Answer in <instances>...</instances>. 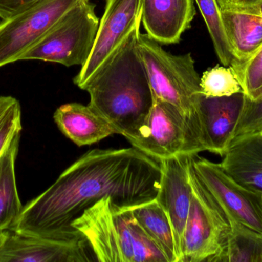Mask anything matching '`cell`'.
Listing matches in <instances>:
<instances>
[{"instance_id":"1","label":"cell","mask_w":262,"mask_h":262,"mask_svg":"<svg viewBox=\"0 0 262 262\" xmlns=\"http://www.w3.org/2000/svg\"><path fill=\"white\" fill-rule=\"evenodd\" d=\"M162 175V161L133 146L93 149L23 206L9 230L42 238L77 236L81 233L72 223L85 209L107 197L120 208L152 201L158 195Z\"/></svg>"},{"instance_id":"2","label":"cell","mask_w":262,"mask_h":262,"mask_svg":"<svg viewBox=\"0 0 262 262\" xmlns=\"http://www.w3.org/2000/svg\"><path fill=\"white\" fill-rule=\"evenodd\" d=\"M139 35L137 28L83 89L90 95L89 107L127 140L144 123L154 100Z\"/></svg>"},{"instance_id":"3","label":"cell","mask_w":262,"mask_h":262,"mask_svg":"<svg viewBox=\"0 0 262 262\" xmlns=\"http://www.w3.org/2000/svg\"><path fill=\"white\" fill-rule=\"evenodd\" d=\"M137 47L154 97L173 105L189 118L200 122L202 126L201 77L195 69L191 53L172 55L147 34L140 33Z\"/></svg>"},{"instance_id":"4","label":"cell","mask_w":262,"mask_h":262,"mask_svg":"<svg viewBox=\"0 0 262 262\" xmlns=\"http://www.w3.org/2000/svg\"><path fill=\"white\" fill-rule=\"evenodd\" d=\"M128 141L133 147L160 161L206 151L200 122L157 97L147 118Z\"/></svg>"},{"instance_id":"5","label":"cell","mask_w":262,"mask_h":262,"mask_svg":"<svg viewBox=\"0 0 262 262\" xmlns=\"http://www.w3.org/2000/svg\"><path fill=\"white\" fill-rule=\"evenodd\" d=\"M190 209L180 246V262H223L229 223L223 208L206 189L189 158Z\"/></svg>"},{"instance_id":"6","label":"cell","mask_w":262,"mask_h":262,"mask_svg":"<svg viewBox=\"0 0 262 262\" xmlns=\"http://www.w3.org/2000/svg\"><path fill=\"white\" fill-rule=\"evenodd\" d=\"M98 25L95 6L84 0L64 14L19 61L41 60L67 67L83 66L92 52Z\"/></svg>"},{"instance_id":"7","label":"cell","mask_w":262,"mask_h":262,"mask_svg":"<svg viewBox=\"0 0 262 262\" xmlns=\"http://www.w3.org/2000/svg\"><path fill=\"white\" fill-rule=\"evenodd\" d=\"M72 227L87 240L95 261L133 262L126 209L114 206L111 197L85 209Z\"/></svg>"},{"instance_id":"8","label":"cell","mask_w":262,"mask_h":262,"mask_svg":"<svg viewBox=\"0 0 262 262\" xmlns=\"http://www.w3.org/2000/svg\"><path fill=\"white\" fill-rule=\"evenodd\" d=\"M84 0H38L0 23V68L19 61L49 29Z\"/></svg>"},{"instance_id":"9","label":"cell","mask_w":262,"mask_h":262,"mask_svg":"<svg viewBox=\"0 0 262 262\" xmlns=\"http://www.w3.org/2000/svg\"><path fill=\"white\" fill-rule=\"evenodd\" d=\"M143 0H107L87 63L74 78L80 89L95 76L135 29L140 28Z\"/></svg>"},{"instance_id":"10","label":"cell","mask_w":262,"mask_h":262,"mask_svg":"<svg viewBox=\"0 0 262 262\" xmlns=\"http://www.w3.org/2000/svg\"><path fill=\"white\" fill-rule=\"evenodd\" d=\"M191 162L220 206L243 224L262 233V194L237 182L220 163L198 155L191 156Z\"/></svg>"},{"instance_id":"11","label":"cell","mask_w":262,"mask_h":262,"mask_svg":"<svg viewBox=\"0 0 262 262\" xmlns=\"http://www.w3.org/2000/svg\"><path fill=\"white\" fill-rule=\"evenodd\" d=\"M95 261L87 240L79 235L51 238L9 231L0 250V262H89Z\"/></svg>"},{"instance_id":"12","label":"cell","mask_w":262,"mask_h":262,"mask_svg":"<svg viewBox=\"0 0 262 262\" xmlns=\"http://www.w3.org/2000/svg\"><path fill=\"white\" fill-rule=\"evenodd\" d=\"M189 156L163 160V175L157 200L169 217L180 261V246L190 209L192 188L189 178Z\"/></svg>"},{"instance_id":"13","label":"cell","mask_w":262,"mask_h":262,"mask_svg":"<svg viewBox=\"0 0 262 262\" xmlns=\"http://www.w3.org/2000/svg\"><path fill=\"white\" fill-rule=\"evenodd\" d=\"M243 92L231 96L206 97L200 102V117L206 151L223 156L229 147L243 110Z\"/></svg>"},{"instance_id":"14","label":"cell","mask_w":262,"mask_h":262,"mask_svg":"<svg viewBox=\"0 0 262 262\" xmlns=\"http://www.w3.org/2000/svg\"><path fill=\"white\" fill-rule=\"evenodd\" d=\"M195 15L193 0H143L146 34L160 44H177Z\"/></svg>"},{"instance_id":"15","label":"cell","mask_w":262,"mask_h":262,"mask_svg":"<svg viewBox=\"0 0 262 262\" xmlns=\"http://www.w3.org/2000/svg\"><path fill=\"white\" fill-rule=\"evenodd\" d=\"M53 118L59 130L78 146H89L116 134L104 118L80 103L62 105Z\"/></svg>"},{"instance_id":"16","label":"cell","mask_w":262,"mask_h":262,"mask_svg":"<svg viewBox=\"0 0 262 262\" xmlns=\"http://www.w3.org/2000/svg\"><path fill=\"white\" fill-rule=\"evenodd\" d=\"M222 158L220 164L232 178L262 194V134L232 142Z\"/></svg>"},{"instance_id":"17","label":"cell","mask_w":262,"mask_h":262,"mask_svg":"<svg viewBox=\"0 0 262 262\" xmlns=\"http://www.w3.org/2000/svg\"><path fill=\"white\" fill-rule=\"evenodd\" d=\"M221 11L226 35L236 62H246L262 46V16L260 14Z\"/></svg>"},{"instance_id":"18","label":"cell","mask_w":262,"mask_h":262,"mask_svg":"<svg viewBox=\"0 0 262 262\" xmlns=\"http://www.w3.org/2000/svg\"><path fill=\"white\" fill-rule=\"evenodd\" d=\"M133 215L160 248L168 262H179L172 225L157 198L132 208Z\"/></svg>"},{"instance_id":"19","label":"cell","mask_w":262,"mask_h":262,"mask_svg":"<svg viewBox=\"0 0 262 262\" xmlns=\"http://www.w3.org/2000/svg\"><path fill=\"white\" fill-rule=\"evenodd\" d=\"M19 140L20 136L15 138L0 157V231L9 230L23 208L15 169Z\"/></svg>"},{"instance_id":"20","label":"cell","mask_w":262,"mask_h":262,"mask_svg":"<svg viewBox=\"0 0 262 262\" xmlns=\"http://www.w3.org/2000/svg\"><path fill=\"white\" fill-rule=\"evenodd\" d=\"M224 212L230 229L223 262H262V233Z\"/></svg>"},{"instance_id":"21","label":"cell","mask_w":262,"mask_h":262,"mask_svg":"<svg viewBox=\"0 0 262 262\" xmlns=\"http://www.w3.org/2000/svg\"><path fill=\"white\" fill-rule=\"evenodd\" d=\"M206 22L215 53L222 64L232 66L236 62L224 27L222 11L217 0H195Z\"/></svg>"},{"instance_id":"22","label":"cell","mask_w":262,"mask_h":262,"mask_svg":"<svg viewBox=\"0 0 262 262\" xmlns=\"http://www.w3.org/2000/svg\"><path fill=\"white\" fill-rule=\"evenodd\" d=\"M202 94L206 97L231 96L243 92L232 68L217 65L206 70L200 78Z\"/></svg>"},{"instance_id":"23","label":"cell","mask_w":262,"mask_h":262,"mask_svg":"<svg viewBox=\"0 0 262 262\" xmlns=\"http://www.w3.org/2000/svg\"><path fill=\"white\" fill-rule=\"evenodd\" d=\"M131 209L126 208V219L134 255L133 262H168L160 248L134 218Z\"/></svg>"},{"instance_id":"24","label":"cell","mask_w":262,"mask_h":262,"mask_svg":"<svg viewBox=\"0 0 262 262\" xmlns=\"http://www.w3.org/2000/svg\"><path fill=\"white\" fill-rule=\"evenodd\" d=\"M21 110L18 99L0 96V157L15 138L21 135Z\"/></svg>"},{"instance_id":"25","label":"cell","mask_w":262,"mask_h":262,"mask_svg":"<svg viewBox=\"0 0 262 262\" xmlns=\"http://www.w3.org/2000/svg\"><path fill=\"white\" fill-rule=\"evenodd\" d=\"M232 68L245 96L255 99L262 89V46L249 59L235 62Z\"/></svg>"},{"instance_id":"26","label":"cell","mask_w":262,"mask_h":262,"mask_svg":"<svg viewBox=\"0 0 262 262\" xmlns=\"http://www.w3.org/2000/svg\"><path fill=\"white\" fill-rule=\"evenodd\" d=\"M255 134H262V89L255 99L245 96L243 110L229 145L235 140Z\"/></svg>"},{"instance_id":"27","label":"cell","mask_w":262,"mask_h":262,"mask_svg":"<svg viewBox=\"0 0 262 262\" xmlns=\"http://www.w3.org/2000/svg\"><path fill=\"white\" fill-rule=\"evenodd\" d=\"M221 10L259 14L262 0H217Z\"/></svg>"},{"instance_id":"28","label":"cell","mask_w":262,"mask_h":262,"mask_svg":"<svg viewBox=\"0 0 262 262\" xmlns=\"http://www.w3.org/2000/svg\"><path fill=\"white\" fill-rule=\"evenodd\" d=\"M37 1L38 0H0V19L9 18Z\"/></svg>"},{"instance_id":"29","label":"cell","mask_w":262,"mask_h":262,"mask_svg":"<svg viewBox=\"0 0 262 262\" xmlns=\"http://www.w3.org/2000/svg\"><path fill=\"white\" fill-rule=\"evenodd\" d=\"M9 235V230L0 231V250H1L3 244H4L5 241H6Z\"/></svg>"},{"instance_id":"30","label":"cell","mask_w":262,"mask_h":262,"mask_svg":"<svg viewBox=\"0 0 262 262\" xmlns=\"http://www.w3.org/2000/svg\"><path fill=\"white\" fill-rule=\"evenodd\" d=\"M259 14L262 16V3L261 4V6H260V7H259Z\"/></svg>"}]
</instances>
